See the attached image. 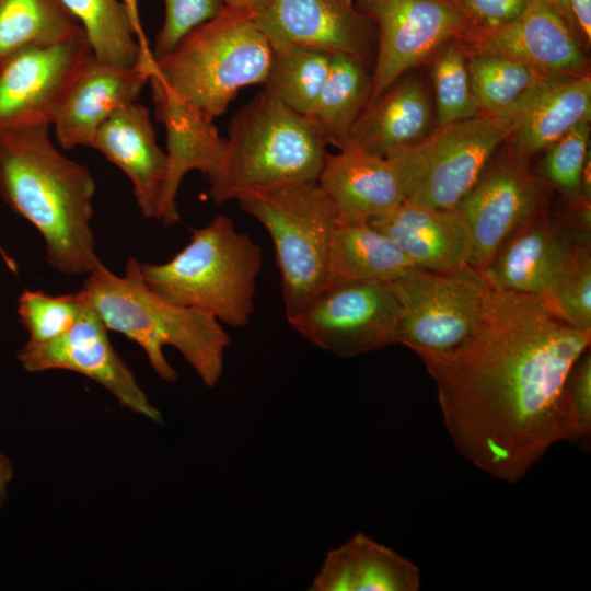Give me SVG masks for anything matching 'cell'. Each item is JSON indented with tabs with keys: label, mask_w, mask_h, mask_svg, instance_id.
Here are the masks:
<instances>
[{
	"label": "cell",
	"mask_w": 591,
	"mask_h": 591,
	"mask_svg": "<svg viewBox=\"0 0 591 591\" xmlns=\"http://www.w3.org/2000/svg\"><path fill=\"white\" fill-rule=\"evenodd\" d=\"M327 153L317 184L332 200L340 223L369 222L407 199L403 176L390 158L348 142Z\"/></svg>",
	"instance_id": "ac0fdd59"
},
{
	"label": "cell",
	"mask_w": 591,
	"mask_h": 591,
	"mask_svg": "<svg viewBox=\"0 0 591 591\" xmlns=\"http://www.w3.org/2000/svg\"><path fill=\"white\" fill-rule=\"evenodd\" d=\"M287 322L316 347L349 358L396 344L399 308L389 281H343L326 285Z\"/></svg>",
	"instance_id": "30bf717a"
},
{
	"label": "cell",
	"mask_w": 591,
	"mask_h": 591,
	"mask_svg": "<svg viewBox=\"0 0 591 591\" xmlns=\"http://www.w3.org/2000/svg\"><path fill=\"white\" fill-rule=\"evenodd\" d=\"M466 56L496 55L551 73L587 74L576 30L545 0H530L517 20L494 27L473 26L453 40Z\"/></svg>",
	"instance_id": "9a60e30c"
},
{
	"label": "cell",
	"mask_w": 591,
	"mask_h": 591,
	"mask_svg": "<svg viewBox=\"0 0 591 591\" xmlns=\"http://www.w3.org/2000/svg\"><path fill=\"white\" fill-rule=\"evenodd\" d=\"M420 570L394 549L357 533L329 551L310 591H416Z\"/></svg>",
	"instance_id": "cb8c5ba5"
},
{
	"label": "cell",
	"mask_w": 591,
	"mask_h": 591,
	"mask_svg": "<svg viewBox=\"0 0 591 591\" xmlns=\"http://www.w3.org/2000/svg\"><path fill=\"white\" fill-rule=\"evenodd\" d=\"M81 290L105 327L136 343L162 380L169 383L177 380V372L163 351L165 346H172L205 386L218 384L225 350L231 344L223 324L202 311L173 303L152 291L141 276L136 257L127 259L123 276L101 263L88 274Z\"/></svg>",
	"instance_id": "3957f363"
},
{
	"label": "cell",
	"mask_w": 591,
	"mask_h": 591,
	"mask_svg": "<svg viewBox=\"0 0 591 591\" xmlns=\"http://www.w3.org/2000/svg\"><path fill=\"white\" fill-rule=\"evenodd\" d=\"M152 53L132 67H117L94 56L69 92L55 123L59 146L70 150L89 146L97 128L118 108L137 102L149 82Z\"/></svg>",
	"instance_id": "d6986e66"
},
{
	"label": "cell",
	"mask_w": 591,
	"mask_h": 591,
	"mask_svg": "<svg viewBox=\"0 0 591 591\" xmlns=\"http://www.w3.org/2000/svg\"><path fill=\"white\" fill-rule=\"evenodd\" d=\"M590 115V77L559 74L543 86L519 115L511 134V150L528 160L578 124L589 121Z\"/></svg>",
	"instance_id": "d4e9b609"
},
{
	"label": "cell",
	"mask_w": 591,
	"mask_h": 591,
	"mask_svg": "<svg viewBox=\"0 0 591 591\" xmlns=\"http://www.w3.org/2000/svg\"><path fill=\"white\" fill-rule=\"evenodd\" d=\"M526 161L511 150L486 166L453 208L467 234L468 265L480 271L513 231L545 208L543 185Z\"/></svg>",
	"instance_id": "4fadbf2b"
},
{
	"label": "cell",
	"mask_w": 591,
	"mask_h": 591,
	"mask_svg": "<svg viewBox=\"0 0 591 591\" xmlns=\"http://www.w3.org/2000/svg\"><path fill=\"white\" fill-rule=\"evenodd\" d=\"M271 55L254 14L224 5L170 53L153 59L148 83L213 120L242 88L264 84Z\"/></svg>",
	"instance_id": "277c9868"
},
{
	"label": "cell",
	"mask_w": 591,
	"mask_h": 591,
	"mask_svg": "<svg viewBox=\"0 0 591 591\" xmlns=\"http://www.w3.org/2000/svg\"><path fill=\"white\" fill-rule=\"evenodd\" d=\"M590 340L543 297L489 285L473 334L449 352L418 356L457 451L517 483L556 442H571L565 384Z\"/></svg>",
	"instance_id": "6da1fadb"
},
{
	"label": "cell",
	"mask_w": 591,
	"mask_h": 591,
	"mask_svg": "<svg viewBox=\"0 0 591 591\" xmlns=\"http://www.w3.org/2000/svg\"><path fill=\"white\" fill-rule=\"evenodd\" d=\"M85 304L81 289L74 293L50 296L40 290H24L16 312L28 334V343H45L68 332Z\"/></svg>",
	"instance_id": "836d02e7"
},
{
	"label": "cell",
	"mask_w": 591,
	"mask_h": 591,
	"mask_svg": "<svg viewBox=\"0 0 591 591\" xmlns=\"http://www.w3.org/2000/svg\"><path fill=\"white\" fill-rule=\"evenodd\" d=\"M83 34L61 0H0V62L22 47L58 44Z\"/></svg>",
	"instance_id": "f1b7e54d"
},
{
	"label": "cell",
	"mask_w": 591,
	"mask_h": 591,
	"mask_svg": "<svg viewBox=\"0 0 591 591\" xmlns=\"http://www.w3.org/2000/svg\"><path fill=\"white\" fill-rule=\"evenodd\" d=\"M571 442L589 448L591 434V356L586 351L571 368L565 384Z\"/></svg>",
	"instance_id": "8d00e7d4"
},
{
	"label": "cell",
	"mask_w": 591,
	"mask_h": 591,
	"mask_svg": "<svg viewBox=\"0 0 591 591\" xmlns=\"http://www.w3.org/2000/svg\"><path fill=\"white\" fill-rule=\"evenodd\" d=\"M371 88L368 62L346 53H333L327 79L308 115L327 144L341 149L348 143L350 130L370 100Z\"/></svg>",
	"instance_id": "4316f807"
},
{
	"label": "cell",
	"mask_w": 591,
	"mask_h": 591,
	"mask_svg": "<svg viewBox=\"0 0 591 591\" xmlns=\"http://www.w3.org/2000/svg\"><path fill=\"white\" fill-rule=\"evenodd\" d=\"M548 305L569 325L591 332L590 241L579 240L547 296Z\"/></svg>",
	"instance_id": "d6a6232c"
},
{
	"label": "cell",
	"mask_w": 591,
	"mask_h": 591,
	"mask_svg": "<svg viewBox=\"0 0 591 591\" xmlns=\"http://www.w3.org/2000/svg\"><path fill=\"white\" fill-rule=\"evenodd\" d=\"M155 116L166 131V173L158 218L163 227L181 220L177 194L185 175L194 170L207 175L216 172L222 158L225 138L213 120L193 107L151 90Z\"/></svg>",
	"instance_id": "44dd1931"
},
{
	"label": "cell",
	"mask_w": 591,
	"mask_h": 591,
	"mask_svg": "<svg viewBox=\"0 0 591 591\" xmlns=\"http://www.w3.org/2000/svg\"><path fill=\"white\" fill-rule=\"evenodd\" d=\"M327 146L310 116L264 90L231 119L209 194L222 205L246 192L317 182Z\"/></svg>",
	"instance_id": "5b68a950"
},
{
	"label": "cell",
	"mask_w": 591,
	"mask_h": 591,
	"mask_svg": "<svg viewBox=\"0 0 591 591\" xmlns=\"http://www.w3.org/2000/svg\"><path fill=\"white\" fill-rule=\"evenodd\" d=\"M579 240L590 236L555 222L544 209L505 240L482 273L494 288L545 298Z\"/></svg>",
	"instance_id": "e0dca14e"
},
{
	"label": "cell",
	"mask_w": 591,
	"mask_h": 591,
	"mask_svg": "<svg viewBox=\"0 0 591 591\" xmlns=\"http://www.w3.org/2000/svg\"><path fill=\"white\" fill-rule=\"evenodd\" d=\"M399 308L398 339L417 355L449 352L475 331L489 283L471 265L453 271L416 267L391 281Z\"/></svg>",
	"instance_id": "9c48e42d"
},
{
	"label": "cell",
	"mask_w": 591,
	"mask_h": 591,
	"mask_svg": "<svg viewBox=\"0 0 591 591\" xmlns=\"http://www.w3.org/2000/svg\"><path fill=\"white\" fill-rule=\"evenodd\" d=\"M89 147L128 176L142 216L157 219L166 153L157 142L149 109L138 102L118 108L97 128Z\"/></svg>",
	"instance_id": "ffe728a7"
},
{
	"label": "cell",
	"mask_w": 591,
	"mask_h": 591,
	"mask_svg": "<svg viewBox=\"0 0 591 591\" xmlns=\"http://www.w3.org/2000/svg\"><path fill=\"white\" fill-rule=\"evenodd\" d=\"M107 332L85 298L79 318L68 332L45 343L26 341L16 358L27 372L68 370L82 374L103 386L123 407L162 424L160 410L115 350Z\"/></svg>",
	"instance_id": "5bb4252c"
},
{
	"label": "cell",
	"mask_w": 591,
	"mask_h": 591,
	"mask_svg": "<svg viewBox=\"0 0 591 591\" xmlns=\"http://www.w3.org/2000/svg\"><path fill=\"white\" fill-rule=\"evenodd\" d=\"M254 21L271 48L297 45L374 59L375 26L352 0H268Z\"/></svg>",
	"instance_id": "2e32d148"
},
{
	"label": "cell",
	"mask_w": 591,
	"mask_h": 591,
	"mask_svg": "<svg viewBox=\"0 0 591 591\" xmlns=\"http://www.w3.org/2000/svg\"><path fill=\"white\" fill-rule=\"evenodd\" d=\"M262 247L227 215L194 230L189 242L162 264L140 262L147 286L160 297L243 327L255 311Z\"/></svg>",
	"instance_id": "8992f818"
},
{
	"label": "cell",
	"mask_w": 591,
	"mask_h": 591,
	"mask_svg": "<svg viewBox=\"0 0 591 591\" xmlns=\"http://www.w3.org/2000/svg\"><path fill=\"white\" fill-rule=\"evenodd\" d=\"M1 63V62H0Z\"/></svg>",
	"instance_id": "ee69618b"
},
{
	"label": "cell",
	"mask_w": 591,
	"mask_h": 591,
	"mask_svg": "<svg viewBox=\"0 0 591 591\" xmlns=\"http://www.w3.org/2000/svg\"><path fill=\"white\" fill-rule=\"evenodd\" d=\"M437 125H445L480 114L467 68V57L452 40L436 56L432 65Z\"/></svg>",
	"instance_id": "1f68e13d"
},
{
	"label": "cell",
	"mask_w": 591,
	"mask_h": 591,
	"mask_svg": "<svg viewBox=\"0 0 591 591\" xmlns=\"http://www.w3.org/2000/svg\"><path fill=\"white\" fill-rule=\"evenodd\" d=\"M589 139V121L580 123L546 149L543 162L547 179L575 206L587 201L582 185Z\"/></svg>",
	"instance_id": "e575fe53"
},
{
	"label": "cell",
	"mask_w": 591,
	"mask_h": 591,
	"mask_svg": "<svg viewBox=\"0 0 591 591\" xmlns=\"http://www.w3.org/2000/svg\"><path fill=\"white\" fill-rule=\"evenodd\" d=\"M126 7L132 23L136 38L143 51H151L139 15L138 0H120Z\"/></svg>",
	"instance_id": "ab89813d"
},
{
	"label": "cell",
	"mask_w": 591,
	"mask_h": 591,
	"mask_svg": "<svg viewBox=\"0 0 591 591\" xmlns=\"http://www.w3.org/2000/svg\"><path fill=\"white\" fill-rule=\"evenodd\" d=\"M268 0H223L225 7L243 9L253 14L262 10Z\"/></svg>",
	"instance_id": "b9f144b4"
},
{
	"label": "cell",
	"mask_w": 591,
	"mask_h": 591,
	"mask_svg": "<svg viewBox=\"0 0 591 591\" xmlns=\"http://www.w3.org/2000/svg\"><path fill=\"white\" fill-rule=\"evenodd\" d=\"M235 200L273 241L288 318L327 285L335 207L317 182L246 192Z\"/></svg>",
	"instance_id": "52a82bcc"
},
{
	"label": "cell",
	"mask_w": 591,
	"mask_h": 591,
	"mask_svg": "<svg viewBox=\"0 0 591 591\" xmlns=\"http://www.w3.org/2000/svg\"><path fill=\"white\" fill-rule=\"evenodd\" d=\"M332 55L306 46L273 48L264 90L292 109L309 115L329 73Z\"/></svg>",
	"instance_id": "4dcf8cb0"
},
{
	"label": "cell",
	"mask_w": 591,
	"mask_h": 591,
	"mask_svg": "<svg viewBox=\"0 0 591 591\" xmlns=\"http://www.w3.org/2000/svg\"><path fill=\"white\" fill-rule=\"evenodd\" d=\"M85 35L28 45L0 63V131L55 123L69 92L92 59Z\"/></svg>",
	"instance_id": "7c38bea8"
},
{
	"label": "cell",
	"mask_w": 591,
	"mask_h": 591,
	"mask_svg": "<svg viewBox=\"0 0 591 591\" xmlns=\"http://www.w3.org/2000/svg\"><path fill=\"white\" fill-rule=\"evenodd\" d=\"M80 23L93 56L105 63L132 67L143 51L120 0H61Z\"/></svg>",
	"instance_id": "f546056e"
},
{
	"label": "cell",
	"mask_w": 591,
	"mask_h": 591,
	"mask_svg": "<svg viewBox=\"0 0 591 591\" xmlns=\"http://www.w3.org/2000/svg\"><path fill=\"white\" fill-rule=\"evenodd\" d=\"M369 223L420 268L453 271L468 265L467 234L454 209H436L405 200Z\"/></svg>",
	"instance_id": "7402d4cb"
},
{
	"label": "cell",
	"mask_w": 591,
	"mask_h": 591,
	"mask_svg": "<svg viewBox=\"0 0 591 591\" xmlns=\"http://www.w3.org/2000/svg\"><path fill=\"white\" fill-rule=\"evenodd\" d=\"M165 19L155 39L153 58L170 53L189 32L215 18L223 0H163Z\"/></svg>",
	"instance_id": "d590c367"
},
{
	"label": "cell",
	"mask_w": 591,
	"mask_h": 591,
	"mask_svg": "<svg viewBox=\"0 0 591 591\" xmlns=\"http://www.w3.org/2000/svg\"><path fill=\"white\" fill-rule=\"evenodd\" d=\"M514 115L478 114L437 125L420 141L390 158L398 167L409 201L453 209L472 189L499 144L511 136Z\"/></svg>",
	"instance_id": "ba28073f"
},
{
	"label": "cell",
	"mask_w": 591,
	"mask_h": 591,
	"mask_svg": "<svg viewBox=\"0 0 591 591\" xmlns=\"http://www.w3.org/2000/svg\"><path fill=\"white\" fill-rule=\"evenodd\" d=\"M436 126L424 83L415 76H407L366 106L350 130L348 142L386 158L420 141Z\"/></svg>",
	"instance_id": "603a6c76"
},
{
	"label": "cell",
	"mask_w": 591,
	"mask_h": 591,
	"mask_svg": "<svg viewBox=\"0 0 591 591\" xmlns=\"http://www.w3.org/2000/svg\"><path fill=\"white\" fill-rule=\"evenodd\" d=\"M374 24L371 103L408 70L475 26L451 0H358ZM367 104V105H368Z\"/></svg>",
	"instance_id": "8fae6325"
},
{
	"label": "cell",
	"mask_w": 591,
	"mask_h": 591,
	"mask_svg": "<svg viewBox=\"0 0 591 591\" xmlns=\"http://www.w3.org/2000/svg\"><path fill=\"white\" fill-rule=\"evenodd\" d=\"M418 267L369 222L335 225L329 244L327 285L352 280L394 281Z\"/></svg>",
	"instance_id": "484cf974"
},
{
	"label": "cell",
	"mask_w": 591,
	"mask_h": 591,
	"mask_svg": "<svg viewBox=\"0 0 591 591\" xmlns=\"http://www.w3.org/2000/svg\"><path fill=\"white\" fill-rule=\"evenodd\" d=\"M545 1L549 3L552 7H554L565 18V20L575 30H577L568 0H545Z\"/></svg>",
	"instance_id": "7bdbcfd3"
},
{
	"label": "cell",
	"mask_w": 591,
	"mask_h": 591,
	"mask_svg": "<svg viewBox=\"0 0 591 591\" xmlns=\"http://www.w3.org/2000/svg\"><path fill=\"white\" fill-rule=\"evenodd\" d=\"M577 30L591 40V0H568Z\"/></svg>",
	"instance_id": "f35d334b"
},
{
	"label": "cell",
	"mask_w": 591,
	"mask_h": 591,
	"mask_svg": "<svg viewBox=\"0 0 591 591\" xmlns=\"http://www.w3.org/2000/svg\"><path fill=\"white\" fill-rule=\"evenodd\" d=\"M475 25L494 27L517 20L530 0H451Z\"/></svg>",
	"instance_id": "74e56055"
},
{
	"label": "cell",
	"mask_w": 591,
	"mask_h": 591,
	"mask_svg": "<svg viewBox=\"0 0 591 591\" xmlns=\"http://www.w3.org/2000/svg\"><path fill=\"white\" fill-rule=\"evenodd\" d=\"M14 475L13 464L8 456L0 452V508L8 497V485Z\"/></svg>",
	"instance_id": "60d3db41"
},
{
	"label": "cell",
	"mask_w": 591,
	"mask_h": 591,
	"mask_svg": "<svg viewBox=\"0 0 591 591\" xmlns=\"http://www.w3.org/2000/svg\"><path fill=\"white\" fill-rule=\"evenodd\" d=\"M95 192L89 169L54 146L49 126L0 131V195L43 236L54 270L88 275L102 263L92 229Z\"/></svg>",
	"instance_id": "7a4b0ae2"
},
{
	"label": "cell",
	"mask_w": 591,
	"mask_h": 591,
	"mask_svg": "<svg viewBox=\"0 0 591 591\" xmlns=\"http://www.w3.org/2000/svg\"><path fill=\"white\" fill-rule=\"evenodd\" d=\"M466 57L472 91L483 114L519 117L538 91L559 76L509 57Z\"/></svg>",
	"instance_id": "83f0119b"
}]
</instances>
